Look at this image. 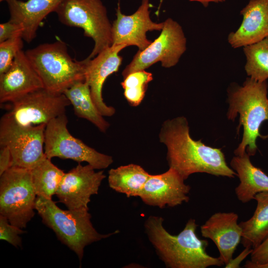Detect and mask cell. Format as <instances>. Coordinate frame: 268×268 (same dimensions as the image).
I'll use <instances>...</instances> for the list:
<instances>
[{"label": "cell", "instance_id": "836d02e7", "mask_svg": "<svg viewBox=\"0 0 268 268\" xmlns=\"http://www.w3.org/2000/svg\"><path fill=\"white\" fill-rule=\"evenodd\" d=\"M190 1H197L201 3L204 7H207L209 2H222L225 0H189Z\"/></svg>", "mask_w": 268, "mask_h": 268}, {"label": "cell", "instance_id": "277c9868", "mask_svg": "<svg viewBox=\"0 0 268 268\" xmlns=\"http://www.w3.org/2000/svg\"><path fill=\"white\" fill-rule=\"evenodd\" d=\"M35 208L42 222L55 232L58 239L74 252L81 261L85 247L118 233L100 234L93 227L89 208L64 210L52 199L37 197Z\"/></svg>", "mask_w": 268, "mask_h": 268}, {"label": "cell", "instance_id": "f1b7e54d", "mask_svg": "<svg viewBox=\"0 0 268 268\" xmlns=\"http://www.w3.org/2000/svg\"><path fill=\"white\" fill-rule=\"evenodd\" d=\"M23 28L17 22L9 20L0 24V43L8 39L21 37Z\"/></svg>", "mask_w": 268, "mask_h": 268}, {"label": "cell", "instance_id": "d6a6232c", "mask_svg": "<svg viewBox=\"0 0 268 268\" xmlns=\"http://www.w3.org/2000/svg\"><path fill=\"white\" fill-rule=\"evenodd\" d=\"M246 268H268V262L264 263H256L250 261H247L244 265Z\"/></svg>", "mask_w": 268, "mask_h": 268}, {"label": "cell", "instance_id": "83f0119b", "mask_svg": "<svg viewBox=\"0 0 268 268\" xmlns=\"http://www.w3.org/2000/svg\"><path fill=\"white\" fill-rule=\"evenodd\" d=\"M24 232L22 228L11 224L5 217L0 214L1 240H4L15 247H21L22 240L19 235Z\"/></svg>", "mask_w": 268, "mask_h": 268}, {"label": "cell", "instance_id": "603a6c76", "mask_svg": "<svg viewBox=\"0 0 268 268\" xmlns=\"http://www.w3.org/2000/svg\"><path fill=\"white\" fill-rule=\"evenodd\" d=\"M150 175L137 164L120 166L109 171L108 184L112 189L128 198L139 197Z\"/></svg>", "mask_w": 268, "mask_h": 268}, {"label": "cell", "instance_id": "3957f363", "mask_svg": "<svg viewBox=\"0 0 268 268\" xmlns=\"http://www.w3.org/2000/svg\"><path fill=\"white\" fill-rule=\"evenodd\" d=\"M268 87L267 80L259 82L248 77L242 86H234L228 91L227 118L233 121L239 114L237 131L243 127L242 139L234 150L235 155L246 152L250 156L256 153V139L261 136L260 128L264 121H268Z\"/></svg>", "mask_w": 268, "mask_h": 268}, {"label": "cell", "instance_id": "1f68e13d", "mask_svg": "<svg viewBox=\"0 0 268 268\" xmlns=\"http://www.w3.org/2000/svg\"><path fill=\"white\" fill-rule=\"evenodd\" d=\"M253 249L246 247L241 252L238 256L233 258L229 263L225 265V268H239L240 264L243 260L250 254L252 253Z\"/></svg>", "mask_w": 268, "mask_h": 268}, {"label": "cell", "instance_id": "5b68a950", "mask_svg": "<svg viewBox=\"0 0 268 268\" xmlns=\"http://www.w3.org/2000/svg\"><path fill=\"white\" fill-rule=\"evenodd\" d=\"M25 53L44 88L50 91L63 93L75 83L85 81L86 60L72 58L61 40L40 44Z\"/></svg>", "mask_w": 268, "mask_h": 268}, {"label": "cell", "instance_id": "5bb4252c", "mask_svg": "<svg viewBox=\"0 0 268 268\" xmlns=\"http://www.w3.org/2000/svg\"><path fill=\"white\" fill-rule=\"evenodd\" d=\"M127 46L112 45L91 59H85L86 65L85 81L88 83L92 99L98 110L103 116H112L115 109L107 105L102 97V88L107 78L118 71L122 62L119 53Z\"/></svg>", "mask_w": 268, "mask_h": 268}, {"label": "cell", "instance_id": "ba28073f", "mask_svg": "<svg viewBox=\"0 0 268 268\" xmlns=\"http://www.w3.org/2000/svg\"><path fill=\"white\" fill-rule=\"evenodd\" d=\"M67 122L65 113L46 125L44 152L48 158L59 157L78 163L86 162L98 170L107 168L112 164V156L97 151L73 136L67 128Z\"/></svg>", "mask_w": 268, "mask_h": 268}, {"label": "cell", "instance_id": "d4e9b609", "mask_svg": "<svg viewBox=\"0 0 268 268\" xmlns=\"http://www.w3.org/2000/svg\"><path fill=\"white\" fill-rule=\"evenodd\" d=\"M246 58L245 69L251 78L259 81L268 78V36L255 44L244 47Z\"/></svg>", "mask_w": 268, "mask_h": 268}, {"label": "cell", "instance_id": "7a4b0ae2", "mask_svg": "<svg viewBox=\"0 0 268 268\" xmlns=\"http://www.w3.org/2000/svg\"><path fill=\"white\" fill-rule=\"evenodd\" d=\"M164 219L150 215L145 220L144 228L148 238L159 258L169 268H206L224 265L219 257L206 252L207 240L196 234L198 225L190 218L178 234L169 233L163 226Z\"/></svg>", "mask_w": 268, "mask_h": 268}, {"label": "cell", "instance_id": "484cf974", "mask_svg": "<svg viewBox=\"0 0 268 268\" xmlns=\"http://www.w3.org/2000/svg\"><path fill=\"white\" fill-rule=\"evenodd\" d=\"M153 79L152 74L145 70L133 72L121 82L124 96L132 106L139 105L143 99L148 84Z\"/></svg>", "mask_w": 268, "mask_h": 268}, {"label": "cell", "instance_id": "4316f807", "mask_svg": "<svg viewBox=\"0 0 268 268\" xmlns=\"http://www.w3.org/2000/svg\"><path fill=\"white\" fill-rule=\"evenodd\" d=\"M23 39L17 37L0 43V75L11 66L18 53L22 50Z\"/></svg>", "mask_w": 268, "mask_h": 268}, {"label": "cell", "instance_id": "9a60e30c", "mask_svg": "<svg viewBox=\"0 0 268 268\" xmlns=\"http://www.w3.org/2000/svg\"><path fill=\"white\" fill-rule=\"evenodd\" d=\"M175 170L169 168L165 172L150 175L139 197L146 204L163 208L175 207L190 200V186Z\"/></svg>", "mask_w": 268, "mask_h": 268}, {"label": "cell", "instance_id": "e0dca14e", "mask_svg": "<svg viewBox=\"0 0 268 268\" xmlns=\"http://www.w3.org/2000/svg\"><path fill=\"white\" fill-rule=\"evenodd\" d=\"M238 214L218 212L213 214L201 226L202 237L211 239L219 253V257L227 264L241 242L242 230L238 223Z\"/></svg>", "mask_w": 268, "mask_h": 268}, {"label": "cell", "instance_id": "cb8c5ba5", "mask_svg": "<svg viewBox=\"0 0 268 268\" xmlns=\"http://www.w3.org/2000/svg\"><path fill=\"white\" fill-rule=\"evenodd\" d=\"M33 186L37 197L52 199L65 173L45 156L30 169Z\"/></svg>", "mask_w": 268, "mask_h": 268}, {"label": "cell", "instance_id": "8992f818", "mask_svg": "<svg viewBox=\"0 0 268 268\" xmlns=\"http://www.w3.org/2000/svg\"><path fill=\"white\" fill-rule=\"evenodd\" d=\"M55 12L63 24L82 29L93 40L94 47L87 59L112 45V23L101 0H64Z\"/></svg>", "mask_w": 268, "mask_h": 268}, {"label": "cell", "instance_id": "4dcf8cb0", "mask_svg": "<svg viewBox=\"0 0 268 268\" xmlns=\"http://www.w3.org/2000/svg\"><path fill=\"white\" fill-rule=\"evenodd\" d=\"M12 167V157L9 148L0 146V176Z\"/></svg>", "mask_w": 268, "mask_h": 268}, {"label": "cell", "instance_id": "f546056e", "mask_svg": "<svg viewBox=\"0 0 268 268\" xmlns=\"http://www.w3.org/2000/svg\"><path fill=\"white\" fill-rule=\"evenodd\" d=\"M251 261L256 263L268 262V237L258 247L253 250Z\"/></svg>", "mask_w": 268, "mask_h": 268}, {"label": "cell", "instance_id": "9c48e42d", "mask_svg": "<svg viewBox=\"0 0 268 268\" xmlns=\"http://www.w3.org/2000/svg\"><path fill=\"white\" fill-rule=\"evenodd\" d=\"M46 125L22 126L3 115L0 121V145L7 146L12 157V167L31 169L45 156Z\"/></svg>", "mask_w": 268, "mask_h": 268}, {"label": "cell", "instance_id": "8fae6325", "mask_svg": "<svg viewBox=\"0 0 268 268\" xmlns=\"http://www.w3.org/2000/svg\"><path fill=\"white\" fill-rule=\"evenodd\" d=\"M70 103L64 93L41 88L11 103L5 114L22 126L47 125L54 119L65 114Z\"/></svg>", "mask_w": 268, "mask_h": 268}, {"label": "cell", "instance_id": "7c38bea8", "mask_svg": "<svg viewBox=\"0 0 268 268\" xmlns=\"http://www.w3.org/2000/svg\"><path fill=\"white\" fill-rule=\"evenodd\" d=\"M151 4L149 0H142L141 4L132 14H123L120 0L116 8V19L112 24V45L135 46L143 50L152 42L147 39L148 31H161L164 22L153 21L150 16Z\"/></svg>", "mask_w": 268, "mask_h": 268}, {"label": "cell", "instance_id": "d6986e66", "mask_svg": "<svg viewBox=\"0 0 268 268\" xmlns=\"http://www.w3.org/2000/svg\"><path fill=\"white\" fill-rule=\"evenodd\" d=\"M64 0H5L10 18L20 24L23 28L22 38L27 43L36 37L43 20L50 13L55 12Z\"/></svg>", "mask_w": 268, "mask_h": 268}, {"label": "cell", "instance_id": "52a82bcc", "mask_svg": "<svg viewBox=\"0 0 268 268\" xmlns=\"http://www.w3.org/2000/svg\"><path fill=\"white\" fill-rule=\"evenodd\" d=\"M0 176V214L25 228L35 215L37 196L30 169L13 166Z\"/></svg>", "mask_w": 268, "mask_h": 268}, {"label": "cell", "instance_id": "30bf717a", "mask_svg": "<svg viewBox=\"0 0 268 268\" xmlns=\"http://www.w3.org/2000/svg\"><path fill=\"white\" fill-rule=\"evenodd\" d=\"M187 40L182 26L171 18L164 21L159 36L145 49L138 50L122 72L123 78L130 73L145 70L160 62L165 68L175 66L186 50Z\"/></svg>", "mask_w": 268, "mask_h": 268}, {"label": "cell", "instance_id": "4fadbf2b", "mask_svg": "<svg viewBox=\"0 0 268 268\" xmlns=\"http://www.w3.org/2000/svg\"><path fill=\"white\" fill-rule=\"evenodd\" d=\"M92 166L79 164L65 173L56 195L69 209L88 208L92 195L98 193L106 177L103 171H95Z\"/></svg>", "mask_w": 268, "mask_h": 268}, {"label": "cell", "instance_id": "ffe728a7", "mask_svg": "<svg viewBox=\"0 0 268 268\" xmlns=\"http://www.w3.org/2000/svg\"><path fill=\"white\" fill-rule=\"evenodd\" d=\"M250 156L246 152L235 155L230 162L231 168L240 180L235 193L238 200L244 203L254 200L258 193L268 192V175L252 164Z\"/></svg>", "mask_w": 268, "mask_h": 268}, {"label": "cell", "instance_id": "44dd1931", "mask_svg": "<svg viewBox=\"0 0 268 268\" xmlns=\"http://www.w3.org/2000/svg\"><path fill=\"white\" fill-rule=\"evenodd\" d=\"M257 206L253 216L239 225L242 230L241 243L254 249L268 237V192L256 194Z\"/></svg>", "mask_w": 268, "mask_h": 268}, {"label": "cell", "instance_id": "2e32d148", "mask_svg": "<svg viewBox=\"0 0 268 268\" xmlns=\"http://www.w3.org/2000/svg\"><path fill=\"white\" fill-rule=\"evenodd\" d=\"M43 88L41 78L22 50L8 70L0 75V102L11 103Z\"/></svg>", "mask_w": 268, "mask_h": 268}, {"label": "cell", "instance_id": "7402d4cb", "mask_svg": "<svg viewBox=\"0 0 268 268\" xmlns=\"http://www.w3.org/2000/svg\"><path fill=\"white\" fill-rule=\"evenodd\" d=\"M63 93L69 101L77 117L89 121L101 132H106L110 124L103 118L94 103L89 86L85 81L75 83Z\"/></svg>", "mask_w": 268, "mask_h": 268}, {"label": "cell", "instance_id": "ac0fdd59", "mask_svg": "<svg viewBox=\"0 0 268 268\" xmlns=\"http://www.w3.org/2000/svg\"><path fill=\"white\" fill-rule=\"evenodd\" d=\"M240 13L243 16L241 24L228 36L232 47H244L268 36V0H250Z\"/></svg>", "mask_w": 268, "mask_h": 268}, {"label": "cell", "instance_id": "e575fe53", "mask_svg": "<svg viewBox=\"0 0 268 268\" xmlns=\"http://www.w3.org/2000/svg\"><path fill=\"white\" fill-rule=\"evenodd\" d=\"M4 0H0V1L1 2V1H3Z\"/></svg>", "mask_w": 268, "mask_h": 268}, {"label": "cell", "instance_id": "6da1fadb", "mask_svg": "<svg viewBox=\"0 0 268 268\" xmlns=\"http://www.w3.org/2000/svg\"><path fill=\"white\" fill-rule=\"evenodd\" d=\"M159 138L167 147L169 168L177 171L185 180L196 173L230 178L237 175L227 164L221 149L192 138L185 117H177L163 122Z\"/></svg>", "mask_w": 268, "mask_h": 268}]
</instances>
